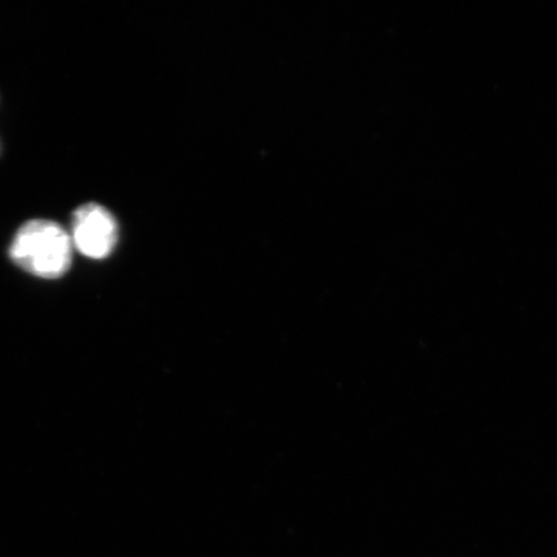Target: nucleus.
I'll return each mask as SVG.
<instances>
[{"instance_id": "1", "label": "nucleus", "mask_w": 557, "mask_h": 557, "mask_svg": "<svg viewBox=\"0 0 557 557\" xmlns=\"http://www.w3.org/2000/svg\"><path fill=\"white\" fill-rule=\"evenodd\" d=\"M73 242L66 230L50 220H30L17 230L10 257L34 276L58 278L72 267Z\"/></svg>"}, {"instance_id": "2", "label": "nucleus", "mask_w": 557, "mask_h": 557, "mask_svg": "<svg viewBox=\"0 0 557 557\" xmlns=\"http://www.w3.org/2000/svg\"><path fill=\"white\" fill-rule=\"evenodd\" d=\"M74 248L88 259H107L116 247L120 238L116 220L107 208L89 203L74 212L72 225Z\"/></svg>"}]
</instances>
